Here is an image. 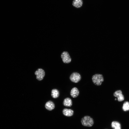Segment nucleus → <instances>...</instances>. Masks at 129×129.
Instances as JSON below:
<instances>
[{"instance_id": "nucleus-1", "label": "nucleus", "mask_w": 129, "mask_h": 129, "mask_svg": "<svg viewBox=\"0 0 129 129\" xmlns=\"http://www.w3.org/2000/svg\"><path fill=\"white\" fill-rule=\"evenodd\" d=\"M92 80L93 83L95 85L99 86L101 85L104 79L102 75L96 74L92 76Z\"/></svg>"}, {"instance_id": "nucleus-2", "label": "nucleus", "mask_w": 129, "mask_h": 129, "mask_svg": "<svg viewBox=\"0 0 129 129\" xmlns=\"http://www.w3.org/2000/svg\"><path fill=\"white\" fill-rule=\"evenodd\" d=\"M82 125L84 126L91 127L94 124L93 119L90 117L86 116L82 118L81 120Z\"/></svg>"}, {"instance_id": "nucleus-3", "label": "nucleus", "mask_w": 129, "mask_h": 129, "mask_svg": "<svg viewBox=\"0 0 129 129\" xmlns=\"http://www.w3.org/2000/svg\"><path fill=\"white\" fill-rule=\"evenodd\" d=\"M61 57L63 62L65 63H69L71 61V58L67 52L64 51L62 53L61 55Z\"/></svg>"}, {"instance_id": "nucleus-4", "label": "nucleus", "mask_w": 129, "mask_h": 129, "mask_svg": "<svg viewBox=\"0 0 129 129\" xmlns=\"http://www.w3.org/2000/svg\"><path fill=\"white\" fill-rule=\"evenodd\" d=\"M35 74L36 75V79L40 81L43 79L45 75V72L43 69L39 68L35 72Z\"/></svg>"}, {"instance_id": "nucleus-5", "label": "nucleus", "mask_w": 129, "mask_h": 129, "mask_svg": "<svg viewBox=\"0 0 129 129\" xmlns=\"http://www.w3.org/2000/svg\"><path fill=\"white\" fill-rule=\"evenodd\" d=\"M70 78L72 81L75 83H77L80 80L81 76L79 73L74 72L71 75Z\"/></svg>"}, {"instance_id": "nucleus-6", "label": "nucleus", "mask_w": 129, "mask_h": 129, "mask_svg": "<svg viewBox=\"0 0 129 129\" xmlns=\"http://www.w3.org/2000/svg\"><path fill=\"white\" fill-rule=\"evenodd\" d=\"M113 95L114 97L118 98V101H122L124 99V96L121 90H118L115 91L113 93Z\"/></svg>"}, {"instance_id": "nucleus-7", "label": "nucleus", "mask_w": 129, "mask_h": 129, "mask_svg": "<svg viewBox=\"0 0 129 129\" xmlns=\"http://www.w3.org/2000/svg\"><path fill=\"white\" fill-rule=\"evenodd\" d=\"M45 107L47 109L50 111L54 109L55 105L54 103L52 101H49L46 103Z\"/></svg>"}, {"instance_id": "nucleus-8", "label": "nucleus", "mask_w": 129, "mask_h": 129, "mask_svg": "<svg viewBox=\"0 0 129 129\" xmlns=\"http://www.w3.org/2000/svg\"><path fill=\"white\" fill-rule=\"evenodd\" d=\"M79 91L77 88L75 87L73 88L70 92V95L72 97L75 98L79 95Z\"/></svg>"}, {"instance_id": "nucleus-9", "label": "nucleus", "mask_w": 129, "mask_h": 129, "mask_svg": "<svg viewBox=\"0 0 129 129\" xmlns=\"http://www.w3.org/2000/svg\"><path fill=\"white\" fill-rule=\"evenodd\" d=\"M82 0H73L72 5L75 7L78 8L81 7L83 5Z\"/></svg>"}, {"instance_id": "nucleus-10", "label": "nucleus", "mask_w": 129, "mask_h": 129, "mask_svg": "<svg viewBox=\"0 0 129 129\" xmlns=\"http://www.w3.org/2000/svg\"><path fill=\"white\" fill-rule=\"evenodd\" d=\"M63 114L64 115L70 117L73 115L74 112L71 109L65 108L63 110Z\"/></svg>"}, {"instance_id": "nucleus-11", "label": "nucleus", "mask_w": 129, "mask_h": 129, "mask_svg": "<svg viewBox=\"0 0 129 129\" xmlns=\"http://www.w3.org/2000/svg\"><path fill=\"white\" fill-rule=\"evenodd\" d=\"M72 104V102L71 99L70 98H67L64 100L63 104L67 107H71Z\"/></svg>"}, {"instance_id": "nucleus-12", "label": "nucleus", "mask_w": 129, "mask_h": 129, "mask_svg": "<svg viewBox=\"0 0 129 129\" xmlns=\"http://www.w3.org/2000/svg\"><path fill=\"white\" fill-rule=\"evenodd\" d=\"M52 97L54 98H55L58 97L59 95V91L56 89H53L51 91Z\"/></svg>"}, {"instance_id": "nucleus-13", "label": "nucleus", "mask_w": 129, "mask_h": 129, "mask_svg": "<svg viewBox=\"0 0 129 129\" xmlns=\"http://www.w3.org/2000/svg\"><path fill=\"white\" fill-rule=\"evenodd\" d=\"M111 126L114 129H121L120 123L117 121H113L111 124Z\"/></svg>"}, {"instance_id": "nucleus-14", "label": "nucleus", "mask_w": 129, "mask_h": 129, "mask_svg": "<svg viewBox=\"0 0 129 129\" xmlns=\"http://www.w3.org/2000/svg\"><path fill=\"white\" fill-rule=\"evenodd\" d=\"M122 108L124 111L129 110V102L127 101L125 102L123 104Z\"/></svg>"}, {"instance_id": "nucleus-15", "label": "nucleus", "mask_w": 129, "mask_h": 129, "mask_svg": "<svg viewBox=\"0 0 129 129\" xmlns=\"http://www.w3.org/2000/svg\"><path fill=\"white\" fill-rule=\"evenodd\" d=\"M117 100V99H116L115 98V100Z\"/></svg>"}]
</instances>
